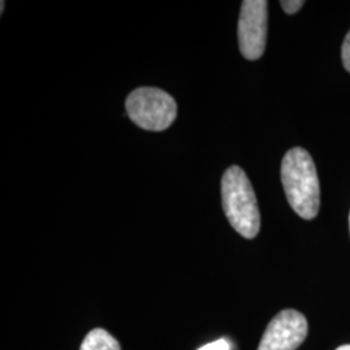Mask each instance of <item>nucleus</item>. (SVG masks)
<instances>
[{"label":"nucleus","mask_w":350,"mask_h":350,"mask_svg":"<svg viewBox=\"0 0 350 350\" xmlns=\"http://www.w3.org/2000/svg\"><path fill=\"white\" fill-rule=\"evenodd\" d=\"M129 118L143 130L163 131L173 125L178 113L174 98L156 88H139L126 99Z\"/></svg>","instance_id":"3"},{"label":"nucleus","mask_w":350,"mask_h":350,"mask_svg":"<svg viewBox=\"0 0 350 350\" xmlns=\"http://www.w3.org/2000/svg\"><path fill=\"white\" fill-rule=\"evenodd\" d=\"M341 57H342L344 68L350 73V31L344 39L342 49H341Z\"/></svg>","instance_id":"8"},{"label":"nucleus","mask_w":350,"mask_h":350,"mask_svg":"<svg viewBox=\"0 0 350 350\" xmlns=\"http://www.w3.org/2000/svg\"><path fill=\"white\" fill-rule=\"evenodd\" d=\"M199 350H230V344L225 338H219L217 341H213V342L201 347Z\"/></svg>","instance_id":"9"},{"label":"nucleus","mask_w":350,"mask_h":350,"mask_svg":"<svg viewBox=\"0 0 350 350\" xmlns=\"http://www.w3.org/2000/svg\"><path fill=\"white\" fill-rule=\"evenodd\" d=\"M304 4H305V1H302V0H282L280 1L283 11L288 14H295V13L299 12Z\"/></svg>","instance_id":"7"},{"label":"nucleus","mask_w":350,"mask_h":350,"mask_svg":"<svg viewBox=\"0 0 350 350\" xmlns=\"http://www.w3.org/2000/svg\"><path fill=\"white\" fill-rule=\"evenodd\" d=\"M0 5H1V7H0V12H1V14H3V12H4V5H5V1H1V3H0Z\"/></svg>","instance_id":"11"},{"label":"nucleus","mask_w":350,"mask_h":350,"mask_svg":"<svg viewBox=\"0 0 350 350\" xmlns=\"http://www.w3.org/2000/svg\"><path fill=\"white\" fill-rule=\"evenodd\" d=\"M336 350H350V345H342V347H338Z\"/></svg>","instance_id":"10"},{"label":"nucleus","mask_w":350,"mask_h":350,"mask_svg":"<svg viewBox=\"0 0 350 350\" xmlns=\"http://www.w3.org/2000/svg\"><path fill=\"white\" fill-rule=\"evenodd\" d=\"M81 350H121V347L109 332L95 328L83 340Z\"/></svg>","instance_id":"6"},{"label":"nucleus","mask_w":350,"mask_h":350,"mask_svg":"<svg viewBox=\"0 0 350 350\" xmlns=\"http://www.w3.org/2000/svg\"><path fill=\"white\" fill-rule=\"evenodd\" d=\"M308 331L304 314L286 309L271 319L257 350H296L305 341Z\"/></svg>","instance_id":"5"},{"label":"nucleus","mask_w":350,"mask_h":350,"mask_svg":"<svg viewBox=\"0 0 350 350\" xmlns=\"http://www.w3.org/2000/svg\"><path fill=\"white\" fill-rule=\"evenodd\" d=\"M282 183L292 209L304 219H313L319 211V180L308 150H288L282 161Z\"/></svg>","instance_id":"1"},{"label":"nucleus","mask_w":350,"mask_h":350,"mask_svg":"<svg viewBox=\"0 0 350 350\" xmlns=\"http://www.w3.org/2000/svg\"><path fill=\"white\" fill-rule=\"evenodd\" d=\"M349 228H350V215H349Z\"/></svg>","instance_id":"12"},{"label":"nucleus","mask_w":350,"mask_h":350,"mask_svg":"<svg viewBox=\"0 0 350 350\" xmlns=\"http://www.w3.org/2000/svg\"><path fill=\"white\" fill-rule=\"evenodd\" d=\"M222 206L230 225L243 238L258 235L261 217L256 193L245 172L237 165L228 167L222 176Z\"/></svg>","instance_id":"2"},{"label":"nucleus","mask_w":350,"mask_h":350,"mask_svg":"<svg viewBox=\"0 0 350 350\" xmlns=\"http://www.w3.org/2000/svg\"><path fill=\"white\" fill-rule=\"evenodd\" d=\"M267 1L245 0L239 16L238 39L241 55L247 60H258L266 49Z\"/></svg>","instance_id":"4"}]
</instances>
